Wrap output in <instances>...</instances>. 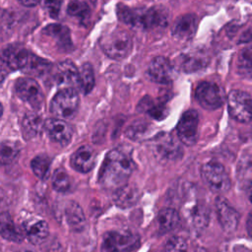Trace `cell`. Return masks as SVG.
<instances>
[{"mask_svg": "<svg viewBox=\"0 0 252 252\" xmlns=\"http://www.w3.org/2000/svg\"><path fill=\"white\" fill-rule=\"evenodd\" d=\"M134 170V161L122 150L114 149L107 153L99 170L98 181L104 189L117 190L124 186Z\"/></svg>", "mask_w": 252, "mask_h": 252, "instance_id": "cell-1", "label": "cell"}, {"mask_svg": "<svg viewBox=\"0 0 252 252\" xmlns=\"http://www.w3.org/2000/svg\"><path fill=\"white\" fill-rule=\"evenodd\" d=\"M117 16L126 25L148 31L164 28L168 22L167 13L159 7L131 9L119 4L117 6Z\"/></svg>", "mask_w": 252, "mask_h": 252, "instance_id": "cell-2", "label": "cell"}, {"mask_svg": "<svg viewBox=\"0 0 252 252\" xmlns=\"http://www.w3.org/2000/svg\"><path fill=\"white\" fill-rule=\"evenodd\" d=\"M133 42L130 34L121 29H115L100 39L102 51L111 59L121 60L129 55Z\"/></svg>", "mask_w": 252, "mask_h": 252, "instance_id": "cell-3", "label": "cell"}, {"mask_svg": "<svg viewBox=\"0 0 252 252\" xmlns=\"http://www.w3.org/2000/svg\"><path fill=\"white\" fill-rule=\"evenodd\" d=\"M79 107V95L74 89H62L52 98L50 111L58 119H71Z\"/></svg>", "mask_w": 252, "mask_h": 252, "instance_id": "cell-4", "label": "cell"}, {"mask_svg": "<svg viewBox=\"0 0 252 252\" xmlns=\"http://www.w3.org/2000/svg\"><path fill=\"white\" fill-rule=\"evenodd\" d=\"M140 245L139 237L130 231L111 230L102 237L101 252H131Z\"/></svg>", "mask_w": 252, "mask_h": 252, "instance_id": "cell-5", "label": "cell"}, {"mask_svg": "<svg viewBox=\"0 0 252 252\" xmlns=\"http://www.w3.org/2000/svg\"><path fill=\"white\" fill-rule=\"evenodd\" d=\"M202 177L206 184L215 192L224 193L230 188L229 176L223 167L218 161H209L202 166Z\"/></svg>", "mask_w": 252, "mask_h": 252, "instance_id": "cell-6", "label": "cell"}, {"mask_svg": "<svg viewBox=\"0 0 252 252\" xmlns=\"http://www.w3.org/2000/svg\"><path fill=\"white\" fill-rule=\"evenodd\" d=\"M227 109L229 115L241 123L251 121V95L247 92L231 91L227 98Z\"/></svg>", "mask_w": 252, "mask_h": 252, "instance_id": "cell-7", "label": "cell"}, {"mask_svg": "<svg viewBox=\"0 0 252 252\" xmlns=\"http://www.w3.org/2000/svg\"><path fill=\"white\" fill-rule=\"evenodd\" d=\"M195 96L200 105L208 110H215L223 103V93L215 83L201 82L195 91Z\"/></svg>", "mask_w": 252, "mask_h": 252, "instance_id": "cell-8", "label": "cell"}, {"mask_svg": "<svg viewBox=\"0 0 252 252\" xmlns=\"http://www.w3.org/2000/svg\"><path fill=\"white\" fill-rule=\"evenodd\" d=\"M17 95L34 109H39L43 104V94L35 80L21 78L16 83Z\"/></svg>", "mask_w": 252, "mask_h": 252, "instance_id": "cell-9", "label": "cell"}, {"mask_svg": "<svg viewBox=\"0 0 252 252\" xmlns=\"http://www.w3.org/2000/svg\"><path fill=\"white\" fill-rule=\"evenodd\" d=\"M199 114L196 110H188L181 116L177 127V136L186 146H193L198 138Z\"/></svg>", "mask_w": 252, "mask_h": 252, "instance_id": "cell-10", "label": "cell"}, {"mask_svg": "<svg viewBox=\"0 0 252 252\" xmlns=\"http://www.w3.org/2000/svg\"><path fill=\"white\" fill-rule=\"evenodd\" d=\"M31 55L32 53L28 49L18 43L9 44L3 47L0 51V58L3 63L13 70H24L31 58Z\"/></svg>", "mask_w": 252, "mask_h": 252, "instance_id": "cell-11", "label": "cell"}, {"mask_svg": "<svg viewBox=\"0 0 252 252\" xmlns=\"http://www.w3.org/2000/svg\"><path fill=\"white\" fill-rule=\"evenodd\" d=\"M53 79L55 84L63 89H79V70L70 60L62 61L55 66Z\"/></svg>", "mask_w": 252, "mask_h": 252, "instance_id": "cell-12", "label": "cell"}, {"mask_svg": "<svg viewBox=\"0 0 252 252\" xmlns=\"http://www.w3.org/2000/svg\"><path fill=\"white\" fill-rule=\"evenodd\" d=\"M216 209L219 221L223 230L226 232L234 231L238 226L240 220L238 212L220 197H219L216 201Z\"/></svg>", "mask_w": 252, "mask_h": 252, "instance_id": "cell-13", "label": "cell"}, {"mask_svg": "<svg viewBox=\"0 0 252 252\" xmlns=\"http://www.w3.org/2000/svg\"><path fill=\"white\" fill-rule=\"evenodd\" d=\"M44 129L48 136L56 143L66 146L70 143L73 135L72 127L62 119L50 118L44 122Z\"/></svg>", "mask_w": 252, "mask_h": 252, "instance_id": "cell-14", "label": "cell"}, {"mask_svg": "<svg viewBox=\"0 0 252 252\" xmlns=\"http://www.w3.org/2000/svg\"><path fill=\"white\" fill-rule=\"evenodd\" d=\"M156 155L164 160H175L182 156V149L170 135H163L154 144Z\"/></svg>", "mask_w": 252, "mask_h": 252, "instance_id": "cell-15", "label": "cell"}, {"mask_svg": "<svg viewBox=\"0 0 252 252\" xmlns=\"http://www.w3.org/2000/svg\"><path fill=\"white\" fill-rule=\"evenodd\" d=\"M96 160L95 151L87 145L80 147L74 152L70 158L72 167L82 173H87L93 169Z\"/></svg>", "mask_w": 252, "mask_h": 252, "instance_id": "cell-16", "label": "cell"}, {"mask_svg": "<svg viewBox=\"0 0 252 252\" xmlns=\"http://www.w3.org/2000/svg\"><path fill=\"white\" fill-rule=\"evenodd\" d=\"M198 26L197 17L194 14H185L178 17L172 26V35L180 40L191 39Z\"/></svg>", "mask_w": 252, "mask_h": 252, "instance_id": "cell-17", "label": "cell"}, {"mask_svg": "<svg viewBox=\"0 0 252 252\" xmlns=\"http://www.w3.org/2000/svg\"><path fill=\"white\" fill-rule=\"evenodd\" d=\"M149 78L156 83L165 84L172 78V65L168 59L158 56L154 58L148 68Z\"/></svg>", "mask_w": 252, "mask_h": 252, "instance_id": "cell-18", "label": "cell"}, {"mask_svg": "<svg viewBox=\"0 0 252 252\" xmlns=\"http://www.w3.org/2000/svg\"><path fill=\"white\" fill-rule=\"evenodd\" d=\"M209 62V58L202 52L192 51L180 55L178 66L186 73H193L204 68Z\"/></svg>", "mask_w": 252, "mask_h": 252, "instance_id": "cell-19", "label": "cell"}, {"mask_svg": "<svg viewBox=\"0 0 252 252\" xmlns=\"http://www.w3.org/2000/svg\"><path fill=\"white\" fill-rule=\"evenodd\" d=\"M43 32L51 37L57 46L62 50H69L72 46V40L70 35V31L66 26L60 24H51L47 26Z\"/></svg>", "mask_w": 252, "mask_h": 252, "instance_id": "cell-20", "label": "cell"}, {"mask_svg": "<svg viewBox=\"0 0 252 252\" xmlns=\"http://www.w3.org/2000/svg\"><path fill=\"white\" fill-rule=\"evenodd\" d=\"M65 217L68 225L74 231H82L86 227V218L81 206L71 201L67 204L65 209Z\"/></svg>", "mask_w": 252, "mask_h": 252, "instance_id": "cell-21", "label": "cell"}, {"mask_svg": "<svg viewBox=\"0 0 252 252\" xmlns=\"http://www.w3.org/2000/svg\"><path fill=\"white\" fill-rule=\"evenodd\" d=\"M180 222V218L176 210L164 208L160 210L157 217L158 229L160 233H166L175 229Z\"/></svg>", "mask_w": 252, "mask_h": 252, "instance_id": "cell-22", "label": "cell"}, {"mask_svg": "<svg viewBox=\"0 0 252 252\" xmlns=\"http://www.w3.org/2000/svg\"><path fill=\"white\" fill-rule=\"evenodd\" d=\"M0 236L6 240L14 242H19L23 239L22 233L17 228L8 212L0 213Z\"/></svg>", "mask_w": 252, "mask_h": 252, "instance_id": "cell-23", "label": "cell"}, {"mask_svg": "<svg viewBox=\"0 0 252 252\" xmlns=\"http://www.w3.org/2000/svg\"><path fill=\"white\" fill-rule=\"evenodd\" d=\"M139 190L132 185H124L115 190L114 201L121 208H129L133 206L139 199Z\"/></svg>", "mask_w": 252, "mask_h": 252, "instance_id": "cell-24", "label": "cell"}, {"mask_svg": "<svg viewBox=\"0 0 252 252\" xmlns=\"http://www.w3.org/2000/svg\"><path fill=\"white\" fill-rule=\"evenodd\" d=\"M48 233V224L45 220H42L31 223L26 229V234L29 241L34 245L42 243L47 238Z\"/></svg>", "mask_w": 252, "mask_h": 252, "instance_id": "cell-25", "label": "cell"}, {"mask_svg": "<svg viewBox=\"0 0 252 252\" xmlns=\"http://www.w3.org/2000/svg\"><path fill=\"white\" fill-rule=\"evenodd\" d=\"M43 127V122L37 114H27L23 120V133L26 139L37 136Z\"/></svg>", "mask_w": 252, "mask_h": 252, "instance_id": "cell-26", "label": "cell"}, {"mask_svg": "<svg viewBox=\"0 0 252 252\" xmlns=\"http://www.w3.org/2000/svg\"><path fill=\"white\" fill-rule=\"evenodd\" d=\"M51 70V64L40 57L32 53L31 58L23 71L33 76H42Z\"/></svg>", "mask_w": 252, "mask_h": 252, "instance_id": "cell-27", "label": "cell"}, {"mask_svg": "<svg viewBox=\"0 0 252 252\" xmlns=\"http://www.w3.org/2000/svg\"><path fill=\"white\" fill-rule=\"evenodd\" d=\"M94 86V73L90 63H85L79 70V89L84 94H89Z\"/></svg>", "mask_w": 252, "mask_h": 252, "instance_id": "cell-28", "label": "cell"}, {"mask_svg": "<svg viewBox=\"0 0 252 252\" xmlns=\"http://www.w3.org/2000/svg\"><path fill=\"white\" fill-rule=\"evenodd\" d=\"M20 150L17 144L11 141L0 143V164L7 165L12 163L19 156Z\"/></svg>", "mask_w": 252, "mask_h": 252, "instance_id": "cell-29", "label": "cell"}, {"mask_svg": "<svg viewBox=\"0 0 252 252\" xmlns=\"http://www.w3.org/2000/svg\"><path fill=\"white\" fill-rule=\"evenodd\" d=\"M252 51L250 47L244 48L243 50H241V52L238 55V59H237V71L238 73L245 77L250 79L251 77V67H252Z\"/></svg>", "mask_w": 252, "mask_h": 252, "instance_id": "cell-30", "label": "cell"}, {"mask_svg": "<svg viewBox=\"0 0 252 252\" xmlns=\"http://www.w3.org/2000/svg\"><path fill=\"white\" fill-rule=\"evenodd\" d=\"M140 108L143 111L149 112V114L154 117L155 119L161 120L166 116V111H165V106L163 104H156L151 97H145L141 100L139 104Z\"/></svg>", "mask_w": 252, "mask_h": 252, "instance_id": "cell-31", "label": "cell"}, {"mask_svg": "<svg viewBox=\"0 0 252 252\" xmlns=\"http://www.w3.org/2000/svg\"><path fill=\"white\" fill-rule=\"evenodd\" d=\"M32 169L33 173L40 179H44L49 171L50 159L47 156L39 155L36 156L31 162Z\"/></svg>", "mask_w": 252, "mask_h": 252, "instance_id": "cell-32", "label": "cell"}, {"mask_svg": "<svg viewBox=\"0 0 252 252\" xmlns=\"http://www.w3.org/2000/svg\"><path fill=\"white\" fill-rule=\"evenodd\" d=\"M191 220L197 229L204 228L209 221V213L204 205H196L191 211Z\"/></svg>", "mask_w": 252, "mask_h": 252, "instance_id": "cell-33", "label": "cell"}, {"mask_svg": "<svg viewBox=\"0 0 252 252\" xmlns=\"http://www.w3.org/2000/svg\"><path fill=\"white\" fill-rule=\"evenodd\" d=\"M67 13L80 20H88L90 17V8L87 3L81 0H73L67 7Z\"/></svg>", "mask_w": 252, "mask_h": 252, "instance_id": "cell-34", "label": "cell"}, {"mask_svg": "<svg viewBox=\"0 0 252 252\" xmlns=\"http://www.w3.org/2000/svg\"><path fill=\"white\" fill-rule=\"evenodd\" d=\"M52 186L58 192H67L70 189V178L63 168L55 170L52 176Z\"/></svg>", "mask_w": 252, "mask_h": 252, "instance_id": "cell-35", "label": "cell"}, {"mask_svg": "<svg viewBox=\"0 0 252 252\" xmlns=\"http://www.w3.org/2000/svg\"><path fill=\"white\" fill-rule=\"evenodd\" d=\"M164 252H188V243L181 236H172L166 241Z\"/></svg>", "mask_w": 252, "mask_h": 252, "instance_id": "cell-36", "label": "cell"}, {"mask_svg": "<svg viewBox=\"0 0 252 252\" xmlns=\"http://www.w3.org/2000/svg\"><path fill=\"white\" fill-rule=\"evenodd\" d=\"M41 1H42L43 8L46 10V12L52 18H57L61 10L63 0H41Z\"/></svg>", "mask_w": 252, "mask_h": 252, "instance_id": "cell-37", "label": "cell"}, {"mask_svg": "<svg viewBox=\"0 0 252 252\" xmlns=\"http://www.w3.org/2000/svg\"><path fill=\"white\" fill-rule=\"evenodd\" d=\"M147 126H145L144 123L141 124H133L131 127H129L127 131V135L131 137V139H136L137 137H142L147 132Z\"/></svg>", "mask_w": 252, "mask_h": 252, "instance_id": "cell-38", "label": "cell"}, {"mask_svg": "<svg viewBox=\"0 0 252 252\" xmlns=\"http://www.w3.org/2000/svg\"><path fill=\"white\" fill-rule=\"evenodd\" d=\"M40 0H19V2L21 4H23L24 6H28V7H32L35 6L36 4H38Z\"/></svg>", "mask_w": 252, "mask_h": 252, "instance_id": "cell-39", "label": "cell"}, {"mask_svg": "<svg viewBox=\"0 0 252 252\" xmlns=\"http://www.w3.org/2000/svg\"><path fill=\"white\" fill-rule=\"evenodd\" d=\"M4 79H5V72H4L3 68L0 66V86L2 85Z\"/></svg>", "mask_w": 252, "mask_h": 252, "instance_id": "cell-40", "label": "cell"}, {"mask_svg": "<svg viewBox=\"0 0 252 252\" xmlns=\"http://www.w3.org/2000/svg\"><path fill=\"white\" fill-rule=\"evenodd\" d=\"M248 232H249V234H250V222H251V218H250V215H249V217H248Z\"/></svg>", "mask_w": 252, "mask_h": 252, "instance_id": "cell-41", "label": "cell"}, {"mask_svg": "<svg viewBox=\"0 0 252 252\" xmlns=\"http://www.w3.org/2000/svg\"><path fill=\"white\" fill-rule=\"evenodd\" d=\"M2 113H3V107H2V104L0 103V117L2 116Z\"/></svg>", "mask_w": 252, "mask_h": 252, "instance_id": "cell-42", "label": "cell"}, {"mask_svg": "<svg viewBox=\"0 0 252 252\" xmlns=\"http://www.w3.org/2000/svg\"><path fill=\"white\" fill-rule=\"evenodd\" d=\"M22 252H33V251H30V250H27V251H22Z\"/></svg>", "mask_w": 252, "mask_h": 252, "instance_id": "cell-43", "label": "cell"}]
</instances>
